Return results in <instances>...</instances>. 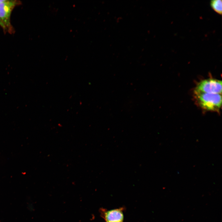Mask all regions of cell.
Returning <instances> with one entry per match:
<instances>
[{"instance_id": "obj_5", "label": "cell", "mask_w": 222, "mask_h": 222, "mask_svg": "<svg viewBox=\"0 0 222 222\" xmlns=\"http://www.w3.org/2000/svg\"><path fill=\"white\" fill-rule=\"evenodd\" d=\"M210 5L212 9L216 12L221 14H222V1L221 0H212L211 1Z\"/></svg>"}, {"instance_id": "obj_2", "label": "cell", "mask_w": 222, "mask_h": 222, "mask_svg": "<svg viewBox=\"0 0 222 222\" xmlns=\"http://www.w3.org/2000/svg\"><path fill=\"white\" fill-rule=\"evenodd\" d=\"M20 3L18 1L4 0L0 3V21L4 26L5 31L10 33L14 32L10 21L11 13L14 8Z\"/></svg>"}, {"instance_id": "obj_6", "label": "cell", "mask_w": 222, "mask_h": 222, "mask_svg": "<svg viewBox=\"0 0 222 222\" xmlns=\"http://www.w3.org/2000/svg\"><path fill=\"white\" fill-rule=\"evenodd\" d=\"M0 26L2 27V28L5 31V28L4 26L1 23V22L0 21Z\"/></svg>"}, {"instance_id": "obj_7", "label": "cell", "mask_w": 222, "mask_h": 222, "mask_svg": "<svg viewBox=\"0 0 222 222\" xmlns=\"http://www.w3.org/2000/svg\"><path fill=\"white\" fill-rule=\"evenodd\" d=\"M4 0H0V3L4 2Z\"/></svg>"}, {"instance_id": "obj_4", "label": "cell", "mask_w": 222, "mask_h": 222, "mask_svg": "<svg viewBox=\"0 0 222 222\" xmlns=\"http://www.w3.org/2000/svg\"><path fill=\"white\" fill-rule=\"evenodd\" d=\"M121 208L104 212L103 217L106 222H122L124 215Z\"/></svg>"}, {"instance_id": "obj_3", "label": "cell", "mask_w": 222, "mask_h": 222, "mask_svg": "<svg viewBox=\"0 0 222 222\" xmlns=\"http://www.w3.org/2000/svg\"><path fill=\"white\" fill-rule=\"evenodd\" d=\"M194 90L213 94L222 93V81L214 78L205 79L199 82Z\"/></svg>"}, {"instance_id": "obj_1", "label": "cell", "mask_w": 222, "mask_h": 222, "mask_svg": "<svg viewBox=\"0 0 222 222\" xmlns=\"http://www.w3.org/2000/svg\"><path fill=\"white\" fill-rule=\"evenodd\" d=\"M193 97L195 103L203 109L219 112L222 105L221 94L206 93L194 90Z\"/></svg>"}]
</instances>
